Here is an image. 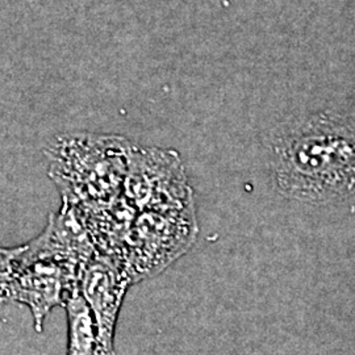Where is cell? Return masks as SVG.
I'll use <instances>...</instances> for the list:
<instances>
[{"label":"cell","mask_w":355,"mask_h":355,"mask_svg":"<svg viewBox=\"0 0 355 355\" xmlns=\"http://www.w3.org/2000/svg\"><path fill=\"white\" fill-rule=\"evenodd\" d=\"M277 189L304 203H327L355 191V123L312 114L280 130L270 153Z\"/></svg>","instance_id":"6da1fadb"},{"label":"cell","mask_w":355,"mask_h":355,"mask_svg":"<svg viewBox=\"0 0 355 355\" xmlns=\"http://www.w3.org/2000/svg\"><path fill=\"white\" fill-rule=\"evenodd\" d=\"M133 149L120 136L73 133L55 137L45 155L62 203L92 207L121 196Z\"/></svg>","instance_id":"7a4b0ae2"},{"label":"cell","mask_w":355,"mask_h":355,"mask_svg":"<svg viewBox=\"0 0 355 355\" xmlns=\"http://www.w3.org/2000/svg\"><path fill=\"white\" fill-rule=\"evenodd\" d=\"M196 234L193 207L137 212L120 252V261L139 283L155 277L189 250Z\"/></svg>","instance_id":"3957f363"},{"label":"cell","mask_w":355,"mask_h":355,"mask_svg":"<svg viewBox=\"0 0 355 355\" xmlns=\"http://www.w3.org/2000/svg\"><path fill=\"white\" fill-rule=\"evenodd\" d=\"M83 267L31 241L19 246L10 288L11 304L29 308L33 325L42 333L45 318L57 306H64L71 292L79 288Z\"/></svg>","instance_id":"277c9868"},{"label":"cell","mask_w":355,"mask_h":355,"mask_svg":"<svg viewBox=\"0 0 355 355\" xmlns=\"http://www.w3.org/2000/svg\"><path fill=\"white\" fill-rule=\"evenodd\" d=\"M121 195L136 212L192 205L190 187L177 155L155 149L141 150L135 146Z\"/></svg>","instance_id":"5b68a950"},{"label":"cell","mask_w":355,"mask_h":355,"mask_svg":"<svg viewBox=\"0 0 355 355\" xmlns=\"http://www.w3.org/2000/svg\"><path fill=\"white\" fill-rule=\"evenodd\" d=\"M132 284L123 262L110 254L96 250L82 268L79 290L95 321L102 355H114L116 325Z\"/></svg>","instance_id":"8992f818"},{"label":"cell","mask_w":355,"mask_h":355,"mask_svg":"<svg viewBox=\"0 0 355 355\" xmlns=\"http://www.w3.org/2000/svg\"><path fill=\"white\" fill-rule=\"evenodd\" d=\"M64 308L67 316V355H102L95 321L79 288L67 296Z\"/></svg>","instance_id":"52a82bcc"},{"label":"cell","mask_w":355,"mask_h":355,"mask_svg":"<svg viewBox=\"0 0 355 355\" xmlns=\"http://www.w3.org/2000/svg\"><path fill=\"white\" fill-rule=\"evenodd\" d=\"M19 252L17 248H0V306L11 304L10 288L12 282L15 259Z\"/></svg>","instance_id":"ba28073f"}]
</instances>
